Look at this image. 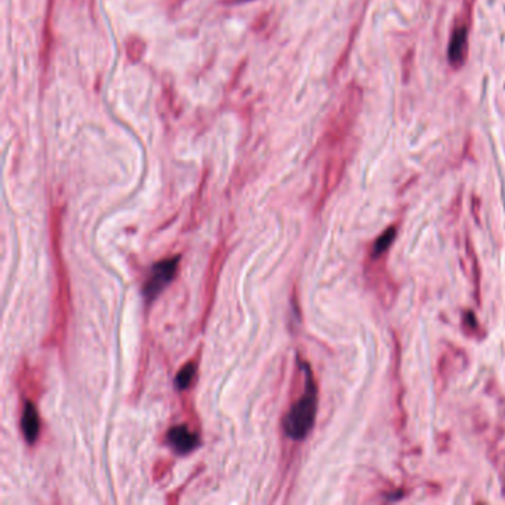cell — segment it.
Returning a JSON list of instances; mask_svg holds the SVG:
<instances>
[{"label": "cell", "instance_id": "obj_1", "mask_svg": "<svg viewBox=\"0 0 505 505\" xmlns=\"http://www.w3.org/2000/svg\"><path fill=\"white\" fill-rule=\"evenodd\" d=\"M363 101V91L356 83L348 85L341 100L336 105L335 112L331 114L326 128L323 130L320 144L326 149H338L350 138L354 129L356 120L360 114V107Z\"/></svg>", "mask_w": 505, "mask_h": 505}, {"label": "cell", "instance_id": "obj_2", "mask_svg": "<svg viewBox=\"0 0 505 505\" xmlns=\"http://www.w3.org/2000/svg\"><path fill=\"white\" fill-rule=\"evenodd\" d=\"M301 368L306 372V389L301 399L292 405L283 423L286 435L294 440H303L307 437L312 425H315L317 414V387L315 378H312L311 369L306 362L301 363Z\"/></svg>", "mask_w": 505, "mask_h": 505}, {"label": "cell", "instance_id": "obj_3", "mask_svg": "<svg viewBox=\"0 0 505 505\" xmlns=\"http://www.w3.org/2000/svg\"><path fill=\"white\" fill-rule=\"evenodd\" d=\"M51 236H52V248L55 250V259H56V274H58V299H56V312H55V331H56V341H64L66 328H67V315H68V304H70V283L68 276L63 262L61 255V246H58L59 239H61V232L58 233L59 227H61V212L54 211L51 218Z\"/></svg>", "mask_w": 505, "mask_h": 505}, {"label": "cell", "instance_id": "obj_4", "mask_svg": "<svg viewBox=\"0 0 505 505\" xmlns=\"http://www.w3.org/2000/svg\"><path fill=\"white\" fill-rule=\"evenodd\" d=\"M179 261H181V257L175 255L172 258H167L154 264L149 279L142 287V294L147 303L154 301V299L165 291V287L175 279Z\"/></svg>", "mask_w": 505, "mask_h": 505}, {"label": "cell", "instance_id": "obj_5", "mask_svg": "<svg viewBox=\"0 0 505 505\" xmlns=\"http://www.w3.org/2000/svg\"><path fill=\"white\" fill-rule=\"evenodd\" d=\"M468 17L458 20L451 34V40L448 46V59L449 64L453 68H461L465 64L468 56V33H470Z\"/></svg>", "mask_w": 505, "mask_h": 505}, {"label": "cell", "instance_id": "obj_6", "mask_svg": "<svg viewBox=\"0 0 505 505\" xmlns=\"http://www.w3.org/2000/svg\"><path fill=\"white\" fill-rule=\"evenodd\" d=\"M166 440L171 444V448L179 455H187L190 452H193L200 444V437L196 435V432L190 431L187 425L172 427L169 431H167Z\"/></svg>", "mask_w": 505, "mask_h": 505}, {"label": "cell", "instance_id": "obj_7", "mask_svg": "<svg viewBox=\"0 0 505 505\" xmlns=\"http://www.w3.org/2000/svg\"><path fill=\"white\" fill-rule=\"evenodd\" d=\"M21 430L24 439L29 444H34L39 439L40 432V418L38 414V409H36L34 403L30 400H26L22 407V415H21Z\"/></svg>", "mask_w": 505, "mask_h": 505}, {"label": "cell", "instance_id": "obj_8", "mask_svg": "<svg viewBox=\"0 0 505 505\" xmlns=\"http://www.w3.org/2000/svg\"><path fill=\"white\" fill-rule=\"evenodd\" d=\"M197 374V366L195 362H188L186 366L179 369L175 378V389L176 390H187Z\"/></svg>", "mask_w": 505, "mask_h": 505}, {"label": "cell", "instance_id": "obj_9", "mask_svg": "<svg viewBox=\"0 0 505 505\" xmlns=\"http://www.w3.org/2000/svg\"><path fill=\"white\" fill-rule=\"evenodd\" d=\"M144 50H146V43L138 38H130L126 42V55L130 63H138L144 55Z\"/></svg>", "mask_w": 505, "mask_h": 505}, {"label": "cell", "instance_id": "obj_10", "mask_svg": "<svg viewBox=\"0 0 505 505\" xmlns=\"http://www.w3.org/2000/svg\"><path fill=\"white\" fill-rule=\"evenodd\" d=\"M394 237H395V233H394V228L391 227V228H389V230H387L386 233H384V234L377 240V242H375V245H374V255L378 257V255L384 254V252H386V250L390 248V245L393 243Z\"/></svg>", "mask_w": 505, "mask_h": 505}, {"label": "cell", "instance_id": "obj_11", "mask_svg": "<svg viewBox=\"0 0 505 505\" xmlns=\"http://www.w3.org/2000/svg\"><path fill=\"white\" fill-rule=\"evenodd\" d=\"M183 2H184V0H167V5H169V8L172 10H175V9H178L179 6H181Z\"/></svg>", "mask_w": 505, "mask_h": 505}, {"label": "cell", "instance_id": "obj_12", "mask_svg": "<svg viewBox=\"0 0 505 505\" xmlns=\"http://www.w3.org/2000/svg\"><path fill=\"white\" fill-rule=\"evenodd\" d=\"M234 2H237V0H234Z\"/></svg>", "mask_w": 505, "mask_h": 505}]
</instances>
